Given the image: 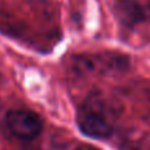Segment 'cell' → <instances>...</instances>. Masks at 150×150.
Returning <instances> with one entry per match:
<instances>
[{"label":"cell","mask_w":150,"mask_h":150,"mask_svg":"<svg viewBox=\"0 0 150 150\" xmlns=\"http://www.w3.org/2000/svg\"><path fill=\"white\" fill-rule=\"evenodd\" d=\"M79 130L95 140H105L113 133V122L105 104L99 99H90L80 108L76 117Z\"/></svg>","instance_id":"cell-1"},{"label":"cell","mask_w":150,"mask_h":150,"mask_svg":"<svg viewBox=\"0 0 150 150\" xmlns=\"http://www.w3.org/2000/svg\"><path fill=\"white\" fill-rule=\"evenodd\" d=\"M116 13L121 24L128 28L140 24L145 17L142 7L137 0H120L117 3Z\"/></svg>","instance_id":"cell-3"},{"label":"cell","mask_w":150,"mask_h":150,"mask_svg":"<svg viewBox=\"0 0 150 150\" xmlns=\"http://www.w3.org/2000/svg\"><path fill=\"white\" fill-rule=\"evenodd\" d=\"M5 125L8 130L21 141H32L44 130V122L38 113L30 109L16 108L5 115Z\"/></svg>","instance_id":"cell-2"}]
</instances>
